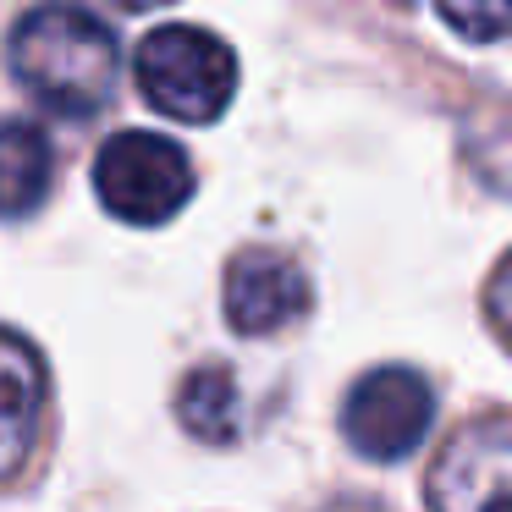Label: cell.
<instances>
[{"instance_id":"2","label":"cell","mask_w":512,"mask_h":512,"mask_svg":"<svg viewBox=\"0 0 512 512\" xmlns=\"http://www.w3.org/2000/svg\"><path fill=\"white\" fill-rule=\"evenodd\" d=\"M138 94L171 122H215L237 94V56L226 39L193 23H166L138 45Z\"/></svg>"},{"instance_id":"4","label":"cell","mask_w":512,"mask_h":512,"mask_svg":"<svg viewBox=\"0 0 512 512\" xmlns=\"http://www.w3.org/2000/svg\"><path fill=\"white\" fill-rule=\"evenodd\" d=\"M435 419V391L413 369H369L342 402V430L353 452L375 457V463H397L430 435Z\"/></svg>"},{"instance_id":"5","label":"cell","mask_w":512,"mask_h":512,"mask_svg":"<svg viewBox=\"0 0 512 512\" xmlns=\"http://www.w3.org/2000/svg\"><path fill=\"white\" fill-rule=\"evenodd\" d=\"M430 512H512V413L474 419L430 468Z\"/></svg>"},{"instance_id":"13","label":"cell","mask_w":512,"mask_h":512,"mask_svg":"<svg viewBox=\"0 0 512 512\" xmlns=\"http://www.w3.org/2000/svg\"><path fill=\"white\" fill-rule=\"evenodd\" d=\"M325 512H380V507H369V501H336V507H325Z\"/></svg>"},{"instance_id":"3","label":"cell","mask_w":512,"mask_h":512,"mask_svg":"<svg viewBox=\"0 0 512 512\" xmlns=\"http://www.w3.org/2000/svg\"><path fill=\"white\" fill-rule=\"evenodd\" d=\"M94 193L116 221L160 226L193 199V166L182 144L127 127L94 155Z\"/></svg>"},{"instance_id":"1","label":"cell","mask_w":512,"mask_h":512,"mask_svg":"<svg viewBox=\"0 0 512 512\" xmlns=\"http://www.w3.org/2000/svg\"><path fill=\"white\" fill-rule=\"evenodd\" d=\"M12 72L39 111L89 122L116 89V34L78 0H45L17 23Z\"/></svg>"},{"instance_id":"7","label":"cell","mask_w":512,"mask_h":512,"mask_svg":"<svg viewBox=\"0 0 512 512\" xmlns=\"http://www.w3.org/2000/svg\"><path fill=\"white\" fill-rule=\"evenodd\" d=\"M45 358L17 331H0V479H12L28 463L45 424Z\"/></svg>"},{"instance_id":"9","label":"cell","mask_w":512,"mask_h":512,"mask_svg":"<svg viewBox=\"0 0 512 512\" xmlns=\"http://www.w3.org/2000/svg\"><path fill=\"white\" fill-rule=\"evenodd\" d=\"M177 419L193 441L226 446L243 430V397H237V375L226 364H199L177 391Z\"/></svg>"},{"instance_id":"8","label":"cell","mask_w":512,"mask_h":512,"mask_svg":"<svg viewBox=\"0 0 512 512\" xmlns=\"http://www.w3.org/2000/svg\"><path fill=\"white\" fill-rule=\"evenodd\" d=\"M56 188V149L34 122H0V221L34 215Z\"/></svg>"},{"instance_id":"12","label":"cell","mask_w":512,"mask_h":512,"mask_svg":"<svg viewBox=\"0 0 512 512\" xmlns=\"http://www.w3.org/2000/svg\"><path fill=\"white\" fill-rule=\"evenodd\" d=\"M116 12H155V6H171V0H111Z\"/></svg>"},{"instance_id":"6","label":"cell","mask_w":512,"mask_h":512,"mask_svg":"<svg viewBox=\"0 0 512 512\" xmlns=\"http://www.w3.org/2000/svg\"><path fill=\"white\" fill-rule=\"evenodd\" d=\"M309 314V276L276 248H248L226 265V320L243 336H276Z\"/></svg>"},{"instance_id":"10","label":"cell","mask_w":512,"mask_h":512,"mask_svg":"<svg viewBox=\"0 0 512 512\" xmlns=\"http://www.w3.org/2000/svg\"><path fill=\"white\" fill-rule=\"evenodd\" d=\"M446 28L463 39H501L512 34V0H435Z\"/></svg>"},{"instance_id":"11","label":"cell","mask_w":512,"mask_h":512,"mask_svg":"<svg viewBox=\"0 0 512 512\" xmlns=\"http://www.w3.org/2000/svg\"><path fill=\"white\" fill-rule=\"evenodd\" d=\"M485 309H490V320H496V331L512 342V254L496 265V276H490V287H485Z\"/></svg>"}]
</instances>
